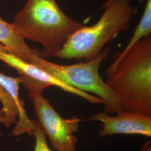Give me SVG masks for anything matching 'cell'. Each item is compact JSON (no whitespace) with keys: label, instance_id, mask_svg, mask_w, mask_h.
<instances>
[{"label":"cell","instance_id":"cell-1","mask_svg":"<svg viewBox=\"0 0 151 151\" xmlns=\"http://www.w3.org/2000/svg\"><path fill=\"white\" fill-rule=\"evenodd\" d=\"M106 73L105 83L118 98L122 111L151 115V35L124 54L117 51Z\"/></svg>","mask_w":151,"mask_h":151},{"label":"cell","instance_id":"cell-2","mask_svg":"<svg viewBox=\"0 0 151 151\" xmlns=\"http://www.w3.org/2000/svg\"><path fill=\"white\" fill-rule=\"evenodd\" d=\"M23 37L42 45L43 57L54 56L84 25L67 16L55 0H27L12 22Z\"/></svg>","mask_w":151,"mask_h":151},{"label":"cell","instance_id":"cell-3","mask_svg":"<svg viewBox=\"0 0 151 151\" xmlns=\"http://www.w3.org/2000/svg\"><path fill=\"white\" fill-rule=\"evenodd\" d=\"M102 8L105 11L97 22L77 30L54 57L63 60H90L119 32L128 30L135 12L130 0H113Z\"/></svg>","mask_w":151,"mask_h":151},{"label":"cell","instance_id":"cell-4","mask_svg":"<svg viewBox=\"0 0 151 151\" xmlns=\"http://www.w3.org/2000/svg\"><path fill=\"white\" fill-rule=\"evenodd\" d=\"M109 53V48L107 47L92 60L73 65L56 64L39 55L33 57L30 63L70 86L96 95L103 101L104 111L114 114L122 111L120 103L99 74L101 63Z\"/></svg>","mask_w":151,"mask_h":151},{"label":"cell","instance_id":"cell-5","mask_svg":"<svg viewBox=\"0 0 151 151\" xmlns=\"http://www.w3.org/2000/svg\"><path fill=\"white\" fill-rule=\"evenodd\" d=\"M32 100L37 121L52 147L57 151H76L77 132L82 119L76 116L63 118L42 94Z\"/></svg>","mask_w":151,"mask_h":151},{"label":"cell","instance_id":"cell-6","mask_svg":"<svg viewBox=\"0 0 151 151\" xmlns=\"http://www.w3.org/2000/svg\"><path fill=\"white\" fill-rule=\"evenodd\" d=\"M0 60L17 71L20 75L19 77L20 82L27 90V96L30 99L36 95L42 94L45 88L54 86L82 97L92 104H103L100 98L67 85L35 65L22 60L1 43Z\"/></svg>","mask_w":151,"mask_h":151},{"label":"cell","instance_id":"cell-7","mask_svg":"<svg viewBox=\"0 0 151 151\" xmlns=\"http://www.w3.org/2000/svg\"><path fill=\"white\" fill-rule=\"evenodd\" d=\"M19 77H11L0 73V123L6 128L15 125L12 135L17 137L24 134L33 136L34 120L28 117L24 101L19 96Z\"/></svg>","mask_w":151,"mask_h":151},{"label":"cell","instance_id":"cell-8","mask_svg":"<svg viewBox=\"0 0 151 151\" xmlns=\"http://www.w3.org/2000/svg\"><path fill=\"white\" fill-rule=\"evenodd\" d=\"M116 115L105 111L93 114L90 119L100 123L101 137L116 134H129L151 137V115L138 112L122 111Z\"/></svg>","mask_w":151,"mask_h":151},{"label":"cell","instance_id":"cell-9","mask_svg":"<svg viewBox=\"0 0 151 151\" xmlns=\"http://www.w3.org/2000/svg\"><path fill=\"white\" fill-rule=\"evenodd\" d=\"M0 43L29 63L35 55L43 57L42 52L32 48L27 45L25 38L12 23L5 22L1 17Z\"/></svg>","mask_w":151,"mask_h":151},{"label":"cell","instance_id":"cell-10","mask_svg":"<svg viewBox=\"0 0 151 151\" xmlns=\"http://www.w3.org/2000/svg\"><path fill=\"white\" fill-rule=\"evenodd\" d=\"M151 35V0H146V4L142 16L138 25L135 28L133 35L122 52L118 51L120 54L125 53L132 46L143 38Z\"/></svg>","mask_w":151,"mask_h":151},{"label":"cell","instance_id":"cell-11","mask_svg":"<svg viewBox=\"0 0 151 151\" xmlns=\"http://www.w3.org/2000/svg\"><path fill=\"white\" fill-rule=\"evenodd\" d=\"M33 136L35 137V140L33 151H52L49 147L47 137L37 120H34Z\"/></svg>","mask_w":151,"mask_h":151},{"label":"cell","instance_id":"cell-12","mask_svg":"<svg viewBox=\"0 0 151 151\" xmlns=\"http://www.w3.org/2000/svg\"><path fill=\"white\" fill-rule=\"evenodd\" d=\"M138 151H151V140L146 141L141 146Z\"/></svg>","mask_w":151,"mask_h":151},{"label":"cell","instance_id":"cell-13","mask_svg":"<svg viewBox=\"0 0 151 151\" xmlns=\"http://www.w3.org/2000/svg\"><path fill=\"white\" fill-rule=\"evenodd\" d=\"M113 0H107L106 1V2L104 4V5H103V7H104V6H105L106 5H108V4H109V3H110L111 1H112Z\"/></svg>","mask_w":151,"mask_h":151}]
</instances>
